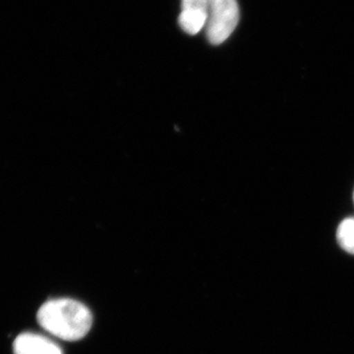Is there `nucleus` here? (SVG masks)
I'll use <instances>...</instances> for the list:
<instances>
[{
  "label": "nucleus",
  "mask_w": 354,
  "mask_h": 354,
  "mask_svg": "<svg viewBox=\"0 0 354 354\" xmlns=\"http://www.w3.org/2000/svg\"><path fill=\"white\" fill-rule=\"evenodd\" d=\"M37 319L44 330L67 342L83 339L93 324L88 307L70 298L48 300L39 309Z\"/></svg>",
  "instance_id": "1"
},
{
  "label": "nucleus",
  "mask_w": 354,
  "mask_h": 354,
  "mask_svg": "<svg viewBox=\"0 0 354 354\" xmlns=\"http://www.w3.org/2000/svg\"><path fill=\"white\" fill-rule=\"evenodd\" d=\"M239 21L236 0H208L207 38L212 44H223L230 38Z\"/></svg>",
  "instance_id": "2"
},
{
  "label": "nucleus",
  "mask_w": 354,
  "mask_h": 354,
  "mask_svg": "<svg viewBox=\"0 0 354 354\" xmlns=\"http://www.w3.org/2000/svg\"><path fill=\"white\" fill-rule=\"evenodd\" d=\"M178 23L189 35H196L206 27L208 20V0H181Z\"/></svg>",
  "instance_id": "3"
},
{
  "label": "nucleus",
  "mask_w": 354,
  "mask_h": 354,
  "mask_svg": "<svg viewBox=\"0 0 354 354\" xmlns=\"http://www.w3.org/2000/svg\"><path fill=\"white\" fill-rule=\"evenodd\" d=\"M14 354H64L55 342L35 333H22L13 342Z\"/></svg>",
  "instance_id": "4"
},
{
  "label": "nucleus",
  "mask_w": 354,
  "mask_h": 354,
  "mask_svg": "<svg viewBox=\"0 0 354 354\" xmlns=\"http://www.w3.org/2000/svg\"><path fill=\"white\" fill-rule=\"evenodd\" d=\"M337 239L342 250L354 256V218L342 221L337 227Z\"/></svg>",
  "instance_id": "5"
}]
</instances>
